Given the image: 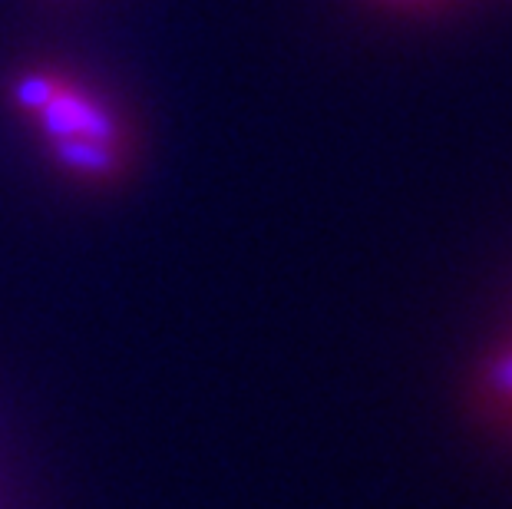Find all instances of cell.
I'll return each instance as SVG.
<instances>
[{
	"mask_svg": "<svg viewBox=\"0 0 512 509\" xmlns=\"http://www.w3.org/2000/svg\"><path fill=\"white\" fill-rule=\"evenodd\" d=\"M14 103L40 129L63 166L83 179H116L126 159L119 116L86 86L37 70L14 83Z\"/></svg>",
	"mask_w": 512,
	"mask_h": 509,
	"instance_id": "obj_1",
	"label": "cell"
},
{
	"mask_svg": "<svg viewBox=\"0 0 512 509\" xmlns=\"http://www.w3.org/2000/svg\"><path fill=\"white\" fill-rule=\"evenodd\" d=\"M394 4H423V0H394Z\"/></svg>",
	"mask_w": 512,
	"mask_h": 509,
	"instance_id": "obj_2",
	"label": "cell"
}]
</instances>
